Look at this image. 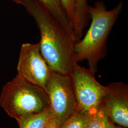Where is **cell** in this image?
Wrapping results in <instances>:
<instances>
[{"mask_svg": "<svg viewBox=\"0 0 128 128\" xmlns=\"http://www.w3.org/2000/svg\"><path fill=\"white\" fill-rule=\"evenodd\" d=\"M20 0L37 23L40 34V50L51 70L56 73L71 75L76 63L72 35L39 1Z\"/></svg>", "mask_w": 128, "mask_h": 128, "instance_id": "1", "label": "cell"}, {"mask_svg": "<svg viewBox=\"0 0 128 128\" xmlns=\"http://www.w3.org/2000/svg\"><path fill=\"white\" fill-rule=\"evenodd\" d=\"M122 8V2L110 10H107L102 1L96 2L94 6H89L91 23L84 37L74 43L76 63L86 61L89 68L96 73L98 63L107 54L108 37Z\"/></svg>", "mask_w": 128, "mask_h": 128, "instance_id": "2", "label": "cell"}, {"mask_svg": "<svg viewBox=\"0 0 128 128\" xmlns=\"http://www.w3.org/2000/svg\"><path fill=\"white\" fill-rule=\"evenodd\" d=\"M0 105L10 117L18 122L48 109L50 102L43 89L17 74L2 88Z\"/></svg>", "mask_w": 128, "mask_h": 128, "instance_id": "3", "label": "cell"}, {"mask_svg": "<svg viewBox=\"0 0 128 128\" xmlns=\"http://www.w3.org/2000/svg\"><path fill=\"white\" fill-rule=\"evenodd\" d=\"M94 74L89 68L75 63L71 77L76 110L91 115L103 104L106 86L98 82Z\"/></svg>", "mask_w": 128, "mask_h": 128, "instance_id": "4", "label": "cell"}, {"mask_svg": "<svg viewBox=\"0 0 128 128\" xmlns=\"http://www.w3.org/2000/svg\"><path fill=\"white\" fill-rule=\"evenodd\" d=\"M45 92L53 118L61 127L76 110L71 75L53 72Z\"/></svg>", "mask_w": 128, "mask_h": 128, "instance_id": "5", "label": "cell"}, {"mask_svg": "<svg viewBox=\"0 0 128 128\" xmlns=\"http://www.w3.org/2000/svg\"><path fill=\"white\" fill-rule=\"evenodd\" d=\"M17 69L19 76L45 91L53 72L41 54L39 43L22 45Z\"/></svg>", "mask_w": 128, "mask_h": 128, "instance_id": "6", "label": "cell"}, {"mask_svg": "<svg viewBox=\"0 0 128 128\" xmlns=\"http://www.w3.org/2000/svg\"><path fill=\"white\" fill-rule=\"evenodd\" d=\"M105 109L115 125L128 128V86L122 82L106 86L104 100Z\"/></svg>", "mask_w": 128, "mask_h": 128, "instance_id": "7", "label": "cell"}, {"mask_svg": "<svg viewBox=\"0 0 128 128\" xmlns=\"http://www.w3.org/2000/svg\"><path fill=\"white\" fill-rule=\"evenodd\" d=\"M88 0H75V10L72 23L73 38L74 43L82 38L84 30L88 25L90 16L88 13Z\"/></svg>", "mask_w": 128, "mask_h": 128, "instance_id": "8", "label": "cell"}, {"mask_svg": "<svg viewBox=\"0 0 128 128\" xmlns=\"http://www.w3.org/2000/svg\"><path fill=\"white\" fill-rule=\"evenodd\" d=\"M43 5L64 28L73 37L72 26L66 14L61 0H38Z\"/></svg>", "mask_w": 128, "mask_h": 128, "instance_id": "9", "label": "cell"}, {"mask_svg": "<svg viewBox=\"0 0 128 128\" xmlns=\"http://www.w3.org/2000/svg\"><path fill=\"white\" fill-rule=\"evenodd\" d=\"M53 117L50 108L41 112L31 115L17 122L19 128H45Z\"/></svg>", "mask_w": 128, "mask_h": 128, "instance_id": "10", "label": "cell"}, {"mask_svg": "<svg viewBox=\"0 0 128 128\" xmlns=\"http://www.w3.org/2000/svg\"><path fill=\"white\" fill-rule=\"evenodd\" d=\"M86 128H115L103 104L93 114L90 115Z\"/></svg>", "mask_w": 128, "mask_h": 128, "instance_id": "11", "label": "cell"}, {"mask_svg": "<svg viewBox=\"0 0 128 128\" xmlns=\"http://www.w3.org/2000/svg\"><path fill=\"white\" fill-rule=\"evenodd\" d=\"M90 115L76 110L60 128H86Z\"/></svg>", "mask_w": 128, "mask_h": 128, "instance_id": "12", "label": "cell"}, {"mask_svg": "<svg viewBox=\"0 0 128 128\" xmlns=\"http://www.w3.org/2000/svg\"><path fill=\"white\" fill-rule=\"evenodd\" d=\"M64 10L72 25L75 10V0H61Z\"/></svg>", "mask_w": 128, "mask_h": 128, "instance_id": "13", "label": "cell"}, {"mask_svg": "<svg viewBox=\"0 0 128 128\" xmlns=\"http://www.w3.org/2000/svg\"><path fill=\"white\" fill-rule=\"evenodd\" d=\"M60 126L57 122L53 117L47 124L45 128H60Z\"/></svg>", "mask_w": 128, "mask_h": 128, "instance_id": "14", "label": "cell"}, {"mask_svg": "<svg viewBox=\"0 0 128 128\" xmlns=\"http://www.w3.org/2000/svg\"><path fill=\"white\" fill-rule=\"evenodd\" d=\"M10 0L12 1V2H14L15 3L17 4L22 5V2H21L20 0Z\"/></svg>", "mask_w": 128, "mask_h": 128, "instance_id": "15", "label": "cell"}, {"mask_svg": "<svg viewBox=\"0 0 128 128\" xmlns=\"http://www.w3.org/2000/svg\"><path fill=\"white\" fill-rule=\"evenodd\" d=\"M115 128H126L125 127H124L122 126H120V125H115Z\"/></svg>", "mask_w": 128, "mask_h": 128, "instance_id": "16", "label": "cell"}]
</instances>
